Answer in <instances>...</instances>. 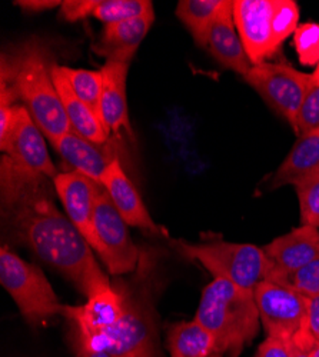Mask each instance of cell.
Wrapping results in <instances>:
<instances>
[{"label":"cell","mask_w":319,"mask_h":357,"mask_svg":"<svg viewBox=\"0 0 319 357\" xmlns=\"http://www.w3.org/2000/svg\"><path fill=\"white\" fill-rule=\"evenodd\" d=\"M13 225L40 260L61 272L86 297L110 289L94 249L68 216L57 211L42 183L26 186L9 204Z\"/></svg>","instance_id":"obj_1"},{"label":"cell","mask_w":319,"mask_h":357,"mask_svg":"<svg viewBox=\"0 0 319 357\" xmlns=\"http://www.w3.org/2000/svg\"><path fill=\"white\" fill-rule=\"evenodd\" d=\"M152 267L151 255L142 253L135 276L116 283L125 299L121 319L105 332L88 337L72 336L75 350L105 351L112 357H161Z\"/></svg>","instance_id":"obj_2"},{"label":"cell","mask_w":319,"mask_h":357,"mask_svg":"<svg viewBox=\"0 0 319 357\" xmlns=\"http://www.w3.org/2000/svg\"><path fill=\"white\" fill-rule=\"evenodd\" d=\"M195 320L212 333L215 353L223 357H239L260 329L253 291L223 279L202 290Z\"/></svg>","instance_id":"obj_3"},{"label":"cell","mask_w":319,"mask_h":357,"mask_svg":"<svg viewBox=\"0 0 319 357\" xmlns=\"http://www.w3.org/2000/svg\"><path fill=\"white\" fill-rule=\"evenodd\" d=\"M3 63L9 72L2 68V79L13 87L45 137L54 143L72 132L43 50L31 46L24 49L16 61L10 63L3 61Z\"/></svg>","instance_id":"obj_4"},{"label":"cell","mask_w":319,"mask_h":357,"mask_svg":"<svg viewBox=\"0 0 319 357\" xmlns=\"http://www.w3.org/2000/svg\"><path fill=\"white\" fill-rule=\"evenodd\" d=\"M43 133L31 113L15 105L8 130L0 135L3 158V200L10 203L26 186L42 183V177L59 174L49 156Z\"/></svg>","instance_id":"obj_5"},{"label":"cell","mask_w":319,"mask_h":357,"mask_svg":"<svg viewBox=\"0 0 319 357\" xmlns=\"http://www.w3.org/2000/svg\"><path fill=\"white\" fill-rule=\"evenodd\" d=\"M0 282L29 324L38 326L65 313L66 306L61 303L40 267L23 260L6 245L0 250Z\"/></svg>","instance_id":"obj_6"},{"label":"cell","mask_w":319,"mask_h":357,"mask_svg":"<svg viewBox=\"0 0 319 357\" xmlns=\"http://www.w3.org/2000/svg\"><path fill=\"white\" fill-rule=\"evenodd\" d=\"M175 246L189 259L199 261L215 279L228 280L249 291H253L258 283L267 280L269 272V261L264 249L255 245L177 241Z\"/></svg>","instance_id":"obj_7"},{"label":"cell","mask_w":319,"mask_h":357,"mask_svg":"<svg viewBox=\"0 0 319 357\" xmlns=\"http://www.w3.org/2000/svg\"><path fill=\"white\" fill-rule=\"evenodd\" d=\"M96 237L95 252L113 276L132 273L138 269L140 252L131 239L128 223L116 211L107 192L102 188L94 215Z\"/></svg>","instance_id":"obj_8"},{"label":"cell","mask_w":319,"mask_h":357,"mask_svg":"<svg viewBox=\"0 0 319 357\" xmlns=\"http://www.w3.org/2000/svg\"><path fill=\"white\" fill-rule=\"evenodd\" d=\"M253 296L268 337L291 342L308 326L306 297L298 291L262 280L256 284Z\"/></svg>","instance_id":"obj_9"},{"label":"cell","mask_w":319,"mask_h":357,"mask_svg":"<svg viewBox=\"0 0 319 357\" xmlns=\"http://www.w3.org/2000/svg\"><path fill=\"white\" fill-rule=\"evenodd\" d=\"M244 77L294 128L311 75L288 65L264 62L252 65Z\"/></svg>","instance_id":"obj_10"},{"label":"cell","mask_w":319,"mask_h":357,"mask_svg":"<svg viewBox=\"0 0 319 357\" xmlns=\"http://www.w3.org/2000/svg\"><path fill=\"white\" fill-rule=\"evenodd\" d=\"M276 0H234V22L252 65L278 52L274 38Z\"/></svg>","instance_id":"obj_11"},{"label":"cell","mask_w":319,"mask_h":357,"mask_svg":"<svg viewBox=\"0 0 319 357\" xmlns=\"http://www.w3.org/2000/svg\"><path fill=\"white\" fill-rule=\"evenodd\" d=\"M262 249L269 261L267 280L281 283L319 259V229L302 225Z\"/></svg>","instance_id":"obj_12"},{"label":"cell","mask_w":319,"mask_h":357,"mask_svg":"<svg viewBox=\"0 0 319 357\" xmlns=\"http://www.w3.org/2000/svg\"><path fill=\"white\" fill-rule=\"evenodd\" d=\"M53 186L65 207L66 216L95 250L96 237L94 230V215L102 186L91 177L75 170L57 174L53 178Z\"/></svg>","instance_id":"obj_13"},{"label":"cell","mask_w":319,"mask_h":357,"mask_svg":"<svg viewBox=\"0 0 319 357\" xmlns=\"http://www.w3.org/2000/svg\"><path fill=\"white\" fill-rule=\"evenodd\" d=\"M125 299L118 286L96 294L82 306H66L64 316L72 323V336L88 337L107 331L124 314Z\"/></svg>","instance_id":"obj_14"},{"label":"cell","mask_w":319,"mask_h":357,"mask_svg":"<svg viewBox=\"0 0 319 357\" xmlns=\"http://www.w3.org/2000/svg\"><path fill=\"white\" fill-rule=\"evenodd\" d=\"M101 186L107 192L113 206L128 226L139 227L154 234H162V229L154 222L138 189L125 173L121 160L114 158L105 172Z\"/></svg>","instance_id":"obj_15"},{"label":"cell","mask_w":319,"mask_h":357,"mask_svg":"<svg viewBox=\"0 0 319 357\" xmlns=\"http://www.w3.org/2000/svg\"><path fill=\"white\" fill-rule=\"evenodd\" d=\"M128 70L129 63L119 62H106L101 69L103 86L99 117L109 136L121 133L132 135L126 98Z\"/></svg>","instance_id":"obj_16"},{"label":"cell","mask_w":319,"mask_h":357,"mask_svg":"<svg viewBox=\"0 0 319 357\" xmlns=\"http://www.w3.org/2000/svg\"><path fill=\"white\" fill-rule=\"evenodd\" d=\"M155 22L154 9L139 17L121 23L106 24L99 39L94 43V50L106 59V62L129 63L133 59L139 45L148 35Z\"/></svg>","instance_id":"obj_17"},{"label":"cell","mask_w":319,"mask_h":357,"mask_svg":"<svg viewBox=\"0 0 319 357\" xmlns=\"http://www.w3.org/2000/svg\"><path fill=\"white\" fill-rule=\"evenodd\" d=\"M205 47L209 49L216 61L235 73L245 76L252 63L245 52L242 40L235 31L234 2H228L222 13L211 26Z\"/></svg>","instance_id":"obj_18"},{"label":"cell","mask_w":319,"mask_h":357,"mask_svg":"<svg viewBox=\"0 0 319 357\" xmlns=\"http://www.w3.org/2000/svg\"><path fill=\"white\" fill-rule=\"evenodd\" d=\"M319 177V129L298 136L291 152L275 172L271 188L285 185L295 188Z\"/></svg>","instance_id":"obj_19"},{"label":"cell","mask_w":319,"mask_h":357,"mask_svg":"<svg viewBox=\"0 0 319 357\" xmlns=\"http://www.w3.org/2000/svg\"><path fill=\"white\" fill-rule=\"evenodd\" d=\"M50 73L57 92H59L72 130L95 144L103 146L109 139V133L105 129L101 117L73 93L62 72V66L50 63Z\"/></svg>","instance_id":"obj_20"},{"label":"cell","mask_w":319,"mask_h":357,"mask_svg":"<svg viewBox=\"0 0 319 357\" xmlns=\"http://www.w3.org/2000/svg\"><path fill=\"white\" fill-rule=\"evenodd\" d=\"M52 146L72 170L91 177L99 185L109 165L116 158L103 151L102 146L89 142L73 130L52 143Z\"/></svg>","instance_id":"obj_21"},{"label":"cell","mask_w":319,"mask_h":357,"mask_svg":"<svg viewBox=\"0 0 319 357\" xmlns=\"http://www.w3.org/2000/svg\"><path fill=\"white\" fill-rule=\"evenodd\" d=\"M168 350L170 357H209L215 353V339L195 319L181 321L168 331Z\"/></svg>","instance_id":"obj_22"},{"label":"cell","mask_w":319,"mask_h":357,"mask_svg":"<svg viewBox=\"0 0 319 357\" xmlns=\"http://www.w3.org/2000/svg\"><path fill=\"white\" fill-rule=\"evenodd\" d=\"M228 2L229 0H181L177 16L189 29L195 42L205 47L209 29Z\"/></svg>","instance_id":"obj_23"},{"label":"cell","mask_w":319,"mask_h":357,"mask_svg":"<svg viewBox=\"0 0 319 357\" xmlns=\"http://www.w3.org/2000/svg\"><path fill=\"white\" fill-rule=\"evenodd\" d=\"M62 72L68 83L71 84L73 93L99 116L101 95L103 86V77L101 70L96 72L62 66Z\"/></svg>","instance_id":"obj_24"},{"label":"cell","mask_w":319,"mask_h":357,"mask_svg":"<svg viewBox=\"0 0 319 357\" xmlns=\"http://www.w3.org/2000/svg\"><path fill=\"white\" fill-rule=\"evenodd\" d=\"M152 9L151 0H96L92 16L106 26L139 17Z\"/></svg>","instance_id":"obj_25"},{"label":"cell","mask_w":319,"mask_h":357,"mask_svg":"<svg viewBox=\"0 0 319 357\" xmlns=\"http://www.w3.org/2000/svg\"><path fill=\"white\" fill-rule=\"evenodd\" d=\"M319 129V79L311 75L305 98L299 107L294 130L298 136Z\"/></svg>","instance_id":"obj_26"},{"label":"cell","mask_w":319,"mask_h":357,"mask_svg":"<svg viewBox=\"0 0 319 357\" xmlns=\"http://www.w3.org/2000/svg\"><path fill=\"white\" fill-rule=\"evenodd\" d=\"M294 42L302 65L315 66L319 63V23L299 24L294 33Z\"/></svg>","instance_id":"obj_27"},{"label":"cell","mask_w":319,"mask_h":357,"mask_svg":"<svg viewBox=\"0 0 319 357\" xmlns=\"http://www.w3.org/2000/svg\"><path fill=\"white\" fill-rule=\"evenodd\" d=\"M299 8L292 0H276L274 13V38L278 47L298 29Z\"/></svg>","instance_id":"obj_28"},{"label":"cell","mask_w":319,"mask_h":357,"mask_svg":"<svg viewBox=\"0 0 319 357\" xmlns=\"http://www.w3.org/2000/svg\"><path fill=\"white\" fill-rule=\"evenodd\" d=\"M297 189L302 225L319 229V177Z\"/></svg>","instance_id":"obj_29"},{"label":"cell","mask_w":319,"mask_h":357,"mask_svg":"<svg viewBox=\"0 0 319 357\" xmlns=\"http://www.w3.org/2000/svg\"><path fill=\"white\" fill-rule=\"evenodd\" d=\"M96 0H65L61 5L59 16L68 22H76L92 16Z\"/></svg>","instance_id":"obj_30"},{"label":"cell","mask_w":319,"mask_h":357,"mask_svg":"<svg viewBox=\"0 0 319 357\" xmlns=\"http://www.w3.org/2000/svg\"><path fill=\"white\" fill-rule=\"evenodd\" d=\"M255 357H294V353L289 342L276 337H267L259 346Z\"/></svg>","instance_id":"obj_31"},{"label":"cell","mask_w":319,"mask_h":357,"mask_svg":"<svg viewBox=\"0 0 319 357\" xmlns=\"http://www.w3.org/2000/svg\"><path fill=\"white\" fill-rule=\"evenodd\" d=\"M306 306H308V329L311 335L319 342V296L306 297Z\"/></svg>","instance_id":"obj_32"},{"label":"cell","mask_w":319,"mask_h":357,"mask_svg":"<svg viewBox=\"0 0 319 357\" xmlns=\"http://www.w3.org/2000/svg\"><path fill=\"white\" fill-rule=\"evenodd\" d=\"M16 5L27 12H42L62 5V2L59 0H20V2H16Z\"/></svg>","instance_id":"obj_33"},{"label":"cell","mask_w":319,"mask_h":357,"mask_svg":"<svg viewBox=\"0 0 319 357\" xmlns=\"http://www.w3.org/2000/svg\"><path fill=\"white\" fill-rule=\"evenodd\" d=\"M77 357H112L105 351H96V350H75Z\"/></svg>","instance_id":"obj_34"},{"label":"cell","mask_w":319,"mask_h":357,"mask_svg":"<svg viewBox=\"0 0 319 357\" xmlns=\"http://www.w3.org/2000/svg\"><path fill=\"white\" fill-rule=\"evenodd\" d=\"M312 75H313L316 79H319V63L316 65V69H315V72H313Z\"/></svg>","instance_id":"obj_35"},{"label":"cell","mask_w":319,"mask_h":357,"mask_svg":"<svg viewBox=\"0 0 319 357\" xmlns=\"http://www.w3.org/2000/svg\"><path fill=\"white\" fill-rule=\"evenodd\" d=\"M209 357H223L222 354H219V353H214L212 356H209Z\"/></svg>","instance_id":"obj_36"},{"label":"cell","mask_w":319,"mask_h":357,"mask_svg":"<svg viewBox=\"0 0 319 357\" xmlns=\"http://www.w3.org/2000/svg\"><path fill=\"white\" fill-rule=\"evenodd\" d=\"M309 356H311V354H309ZM311 357H312V356H311Z\"/></svg>","instance_id":"obj_37"}]
</instances>
